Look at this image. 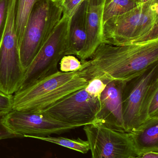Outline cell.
Wrapping results in <instances>:
<instances>
[{
    "mask_svg": "<svg viewBox=\"0 0 158 158\" xmlns=\"http://www.w3.org/2000/svg\"><path fill=\"white\" fill-rule=\"evenodd\" d=\"M99 110V98L90 95L84 88L65 97L43 111L61 122L80 127L97 122Z\"/></svg>",
    "mask_w": 158,
    "mask_h": 158,
    "instance_id": "obj_8",
    "label": "cell"
},
{
    "mask_svg": "<svg viewBox=\"0 0 158 158\" xmlns=\"http://www.w3.org/2000/svg\"><path fill=\"white\" fill-rule=\"evenodd\" d=\"M103 43L126 45L158 39V0H149L103 25Z\"/></svg>",
    "mask_w": 158,
    "mask_h": 158,
    "instance_id": "obj_2",
    "label": "cell"
},
{
    "mask_svg": "<svg viewBox=\"0 0 158 158\" xmlns=\"http://www.w3.org/2000/svg\"><path fill=\"white\" fill-rule=\"evenodd\" d=\"M149 1V0H140L139 4L143 3L146 2H147V1Z\"/></svg>",
    "mask_w": 158,
    "mask_h": 158,
    "instance_id": "obj_26",
    "label": "cell"
},
{
    "mask_svg": "<svg viewBox=\"0 0 158 158\" xmlns=\"http://www.w3.org/2000/svg\"><path fill=\"white\" fill-rule=\"evenodd\" d=\"M9 0H0V42L2 38L7 20Z\"/></svg>",
    "mask_w": 158,
    "mask_h": 158,
    "instance_id": "obj_22",
    "label": "cell"
},
{
    "mask_svg": "<svg viewBox=\"0 0 158 158\" xmlns=\"http://www.w3.org/2000/svg\"><path fill=\"white\" fill-rule=\"evenodd\" d=\"M79 70L89 80L126 82L158 63V39L126 45L103 43Z\"/></svg>",
    "mask_w": 158,
    "mask_h": 158,
    "instance_id": "obj_1",
    "label": "cell"
},
{
    "mask_svg": "<svg viewBox=\"0 0 158 158\" xmlns=\"http://www.w3.org/2000/svg\"><path fill=\"white\" fill-rule=\"evenodd\" d=\"M3 118H0V140L15 137H21L20 135L10 131L5 125L3 121Z\"/></svg>",
    "mask_w": 158,
    "mask_h": 158,
    "instance_id": "obj_24",
    "label": "cell"
},
{
    "mask_svg": "<svg viewBox=\"0 0 158 158\" xmlns=\"http://www.w3.org/2000/svg\"><path fill=\"white\" fill-rule=\"evenodd\" d=\"M129 158H158V153H149L141 156H131Z\"/></svg>",
    "mask_w": 158,
    "mask_h": 158,
    "instance_id": "obj_25",
    "label": "cell"
},
{
    "mask_svg": "<svg viewBox=\"0 0 158 158\" xmlns=\"http://www.w3.org/2000/svg\"><path fill=\"white\" fill-rule=\"evenodd\" d=\"M106 83L99 78H94L89 81L85 91L92 96L99 98L101 94L105 90Z\"/></svg>",
    "mask_w": 158,
    "mask_h": 158,
    "instance_id": "obj_20",
    "label": "cell"
},
{
    "mask_svg": "<svg viewBox=\"0 0 158 158\" xmlns=\"http://www.w3.org/2000/svg\"><path fill=\"white\" fill-rule=\"evenodd\" d=\"M157 91L158 63L125 82L122 91V105L126 132H130L148 118L149 103Z\"/></svg>",
    "mask_w": 158,
    "mask_h": 158,
    "instance_id": "obj_4",
    "label": "cell"
},
{
    "mask_svg": "<svg viewBox=\"0 0 158 158\" xmlns=\"http://www.w3.org/2000/svg\"><path fill=\"white\" fill-rule=\"evenodd\" d=\"M13 95H8L0 91V118L7 115L13 109Z\"/></svg>",
    "mask_w": 158,
    "mask_h": 158,
    "instance_id": "obj_21",
    "label": "cell"
},
{
    "mask_svg": "<svg viewBox=\"0 0 158 158\" xmlns=\"http://www.w3.org/2000/svg\"><path fill=\"white\" fill-rule=\"evenodd\" d=\"M70 18L63 15L25 71L19 91L59 71L58 66L67 48Z\"/></svg>",
    "mask_w": 158,
    "mask_h": 158,
    "instance_id": "obj_6",
    "label": "cell"
},
{
    "mask_svg": "<svg viewBox=\"0 0 158 158\" xmlns=\"http://www.w3.org/2000/svg\"><path fill=\"white\" fill-rule=\"evenodd\" d=\"M135 1H136V2H137L138 3H139V2H140V0H135Z\"/></svg>",
    "mask_w": 158,
    "mask_h": 158,
    "instance_id": "obj_27",
    "label": "cell"
},
{
    "mask_svg": "<svg viewBox=\"0 0 158 158\" xmlns=\"http://www.w3.org/2000/svg\"><path fill=\"white\" fill-rule=\"evenodd\" d=\"M148 118L158 117V91L153 95L149 104Z\"/></svg>",
    "mask_w": 158,
    "mask_h": 158,
    "instance_id": "obj_23",
    "label": "cell"
},
{
    "mask_svg": "<svg viewBox=\"0 0 158 158\" xmlns=\"http://www.w3.org/2000/svg\"><path fill=\"white\" fill-rule=\"evenodd\" d=\"M88 0H84L70 18L68 44L66 55L79 58L86 40V13Z\"/></svg>",
    "mask_w": 158,
    "mask_h": 158,
    "instance_id": "obj_13",
    "label": "cell"
},
{
    "mask_svg": "<svg viewBox=\"0 0 158 158\" xmlns=\"http://www.w3.org/2000/svg\"><path fill=\"white\" fill-rule=\"evenodd\" d=\"M105 0H88L86 13V40L79 57L80 62L91 58L103 43V11Z\"/></svg>",
    "mask_w": 158,
    "mask_h": 158,
    "instance_id": "obj_12",
    "label": "cell"
},
{
    "mask_svg": "<svg viewBox=\"0 0 158 158\" xmlns=\"http://www.w3.org/2000/svg\"><path fill=\"white\" fill-rule=\"evenodd\" d=\"M139 4L135 0H105L103 11V25L111 18L127 13Z\"/></svg>",
    "mask_w": 158,
    "mask_h": 158,
    "instance_id": "obj_16",
    "label": "cell"
},
{
    "mask_svg": "<svg viewBox=\"0 0 158 158\" xmlns=\"http://www.w3.org/2000/svg\"><path fill=\"white\" fill-rule=\"evenodd\" d=\"M15 0H9L7 20L0 42V91L14 95L19 91L25 71L15 27Z\"/></svg>",
    "mask_w": 158,
    "mask_h": 158,
    "instance_id": "obj_7",
    "label": "cell"
},
{
    "mask_svg": "<svg viewBox=\"0 0 158 158\" xmlns=\"http://www.w3.org/2000/svg\"><path fill=\"white\" fill-rule=\"evenodd\" d=\"M61 9L63 15L70 17L84 0H52Z\"/></svg>",
    "mask_w": 158,
    "mask_h": 158,
    "instance_id": "obj_19",
    "label": "cell"
},
{
    "mask_svg": "<svg viewBox=\"0 0 158 158\" xmlns=\"http://www.w3.org/2000/svg\"><path fill=\"white\" fill-rule=\"evenodd\" d=\"M92 158H129L136 156L129 132L115 131L102 123L83 126Z\"/></svg>",
    "mask_w": 158,
    "mask_h": 158,
    "instance_id": "obj_9",
    "label": "cell"
},
{
    "mask_svg": "<svg viewBox=\"0 0 158 158\" xmlns=\"http://www.w3.org/2000/svg\"><path fill=\"white\" fill-rule=\"evenodd\" d=\"M40 0H15V27L19 45L34 4Z\"/></svg>",
    "mask_w": 158,
    "mask_h": 158,
    "instance_id": "obj_15",
    "label": "cell"
},
{
    "mask_svg": "<svg viewBox=\"0 0 158 158\" xmlns=\"http://www.w3.org/2000/svg\"><path fill=\"white\" fill-rule=\"evenodd\" d=\"M5 125L21 137H46L60 135L79 128L61 122L44 111L24 112L12 110L3 118Z\"/></svg>",
    "mask_w": 158,
    "mask_h": 158,
    "instance_id": "obj_10",
    "label": "cell"
},
{
    "mask_svg": "<svg viewBox=\"0 0 158 158\" xmlns=\"http://www.w3.org/2000/svg\"><path fill=\"white\" fill-rule=\"evenodd\" d=\"M129 133L136 156L158 153V117L148 118Z\"/></svg>",
    "mask_w": 158,
    "mask_h": 158,
    "instance_id": "obj_14",
    "label": "cell"
},
{
    "mask_svg": "<svg viewBox=\"0 0 158 158\" xmlns=\"http://www.w3.org/2000/svg\"><path fill=\"white\" fill-rule=\"evenodd\" d=\"M125 82H109L101 94L97 122L115 131L125 132L122 114V91Z\"/></svg>",
    "mask_w": 158,
    "mask_h": 158,
    "instance_id": "obj_11",
    "label": "cell"
},
{
    "mask_svg": "<svg viewBox=\"0 0 158 158\" xmlns=\"http://www.w3.org/2000/svg\"><path fill=\"white\" fill-rule=\"evenodd\" d=\"M90 80L80 70L58 71L13 95L14 110L43 111L65 97L85 88Z\"/></svg>",
    "mask_w": 158,
    "mask_h": 158,
    "instance_id": "obj_3",
    "label": "cell"
},
{
    "mask_svg": "<svg viewBox=\"0 0 158 158\" xmlns=\"http://www.w3.org/2000/svg\"><path fill=\"white\" fill-rule=\"evenodd\" d=\"M60 70L63 72H71L80 69L82 64L80 61L73 55H66L59 62Z\"/></svg>",
    "mask_w": 158,
    "mask_h": 158,
    "instance_id": "obj_18",
    "label": "cell"
},
{
    "mask_svg": "<svg viewBox=\"0 0 158 158\" xmlns=\"http://www.w3.org/2000/svg\"><path fill=\"white\" fill-rule=\"evenodd\" d=\"M61 9L52 0L34 4L19 44L20 59L26 71L62 17Z\"/></svg>",
    "mask_w": 158,
    "mask_h": 158,
    "instance_id": "obj_5",
    "label": "cell"
},
{
    "mask_svg": "<svg viewBox=\"0 0 158 158\" xmlns=\"http://www.w3.org/2000/svg\"><path fill=\"white\" fill-rule=\"evenodd\" d=\"M32 138L56 144L83 154H86L90 150V144L88 141L82 140L79 138L77 139H70L65 137H53L48 136L46 137H34Z\"/></svg>",
    "mask_w": 158,
    "mask_h": 158,
    "instance_id": "obj_17",
    "label": "cell"
}]
</instances>
